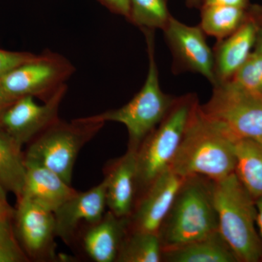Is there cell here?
I'll use <instances>...</instances> for the list:
<instances>
[{"instance_id": "1", "label": "cell", "mask_w": 262, "mask_h": 262, "mask_svg": "<svg viewBox=\"0 0 262 262\" xmlns=\"http://www.w3.org/2000/svg\"><path fill=\"white\" fill-rule=\"evenodd\" d=\"M194 110L170 168L183 178L202 176L211 180L235 172V142Z\"/></svg>"}, {"instance_id": "2", "label": "cell", "mask_w": 262, "mask_h": 262, "mask_svg": "<svg viewBox=\"0 0 262 262\" xmlns=\"http://www.w3.org/2000/svg\"><path fill=\"white\" fill-rule=\"evenodd\" d=\"M218 230L213 181L202 176L187 177L158 232L163 250L192 242Z\"/></svg>"}, {"instance_id": "3", "label": "cell", "mask_w": 262, "mask_h": 262, "mask_svg": "<svg viewBox=\"0 0 262 262\" xmlns=\"http://www.w3.org/2000/svg\"><path fill=\"white\" fill-rule=\"evenodd\" d=\"M213 195L219 231L239 261L262 259V241L256 229L255 200L235 172L213 181Z\"/></svg>"}, {"instance_id": "4", "label": "cell", "mask_w": 262, "mask_h": 262, "mask_svg": "<svg viewBox=\"0 0 262 262\" xmlns=\"http://www.w3.org/2000/svg\"><path fill=\"white\" fill-rule=\"evenodd\" d=\"M142 31L146 37L149 70L141 91L122 107L82 118L84 121L123 124L128 133V148L136 149L163 120L176 99L165 94L160 88L155 56L154 30Z\"/></svg>"}, {"instance_id": "5", "label": "cell", "mask_w": 262, "mask_h": 262, "mask_svg": "<svg viewBox=\"0 0 262 262\" xmlns=\"http://www.w3.org/2000/svg\"><path fill=\"white\" fill-rule=\"evenodd\" d=\"M198 105L196 95L176 97L163 120L141 143L137 150V192H144L155 179L170 168Z\"/></svg>"}, {"instance_id": "6", "label": "cell", "mask_w": 262, "mask_h": 262, "mask_svg": "<svg viewBox=\"0 0 262 262\" xmlns=\"http://www.w3.org/2000/svg\"><path fill=\"white\" fill-rule=\"evenodd\" d=\"M199 108L202 116L234 142L262 139V93L225 82L213 86L209 101Z\"/></svg>"}, {"instance_id": "7", "label": "cell", "mask_w": 262, "mask_h": 262, "mask_svg": "<svg viewBox=\"0 0 262 262\" xmlns=\"http://www.w3.org/2000/svg\"><path fill=\"white\" fill-rule=\"evenodd\" d=\"M104 122L75 119L68 123L57 120L34 138L24 159L58 174L71 185L74 166L82 146L91 140Z\"/></svg>"}, {"instance_id": "8", "label": "cell", "mask_w": 262, "mask_h": 262, "mask_svg": "<svg viewBox=\"0 0 262 262\" xmlns=\"http://www.w3.org/2000/svg\"><path fill=\"white\" fill-rule=\"evenodd\" d=\"M74 71L68 60L47 51L5 74L0 84L15 99L31 96L46 101L65 84Z\"/></svg>"}, {"instance_id": "9", "label": "cell", "mask_w": 262, "mask_h": 262, "mask_svg": "<svg viewBox=\"0 0 262 262\" xmlns=\"http://www.w3.org/2000/svg\"><path fill=\"white\" fill-rule=\"evenodd\" d=\"M173 58V72H192L215 84L214 56L201 26H188L170 17L164 29Z\"/></svg>"}, {"instance_id": "10", "label": "cell", "mask_w": 262, "mask_h": 262, "mask_svg": "<svg viewBox=\"0 0 262 262\" xmlns=\"http://www.w3.org/2000/svg\"><path fill=\"white\" fill-rule=\"evenodd\" d=\"M67 89L63 84L43 104L31 96L18 98L2 115L0 125L22 146L59 120L58 110Z\"/></svg>"}, {"instance_id": "11", "label": "cell", "mask_w": 262, "mask_h": 262, "mask_svg": "<svg viewBox=\"0 0 262 262\" xmlns=\"http://www.w3.org/2000/svg\"><path fill=\"white\" fill-rule=\"evenodd\" d=\"M262 24V6L250 5L247 15L237 30L217 41L214 56V85L227 82L253 52Z\"/></svg>"}, {"instance_id": "12", "label": "cell", "mask_w": 262, "mask_h": 262, "mask_svg": "<svg viewBox=\"0 0 262 262\" xmlns=\"http://www.w3.org/2000/svg\"><path fill=\"white\" fill-rule=\"evenodd\" d=\"M184 179L170 168L155 179L136 201L129 217L128 231L158 234Z\"/></svg>"}, {"instance_id": "13", "label": "cell", "mask_w": 262, "mask_h": 262, "mask_svg": "<svg viewBox=\"0 0 262 262\" xmlns=\"http://www.w3.org/2000/svg\"><path fill=\"white\" fill-rule=\"evenodd\" d=\"M107 181L83 192L76 193L54 212L56 236L70 242L81 222L96 224L105 214Z\"/></svg>"}, {"instance_id": "14", "label": "cell", "mask_w": 262, "mask_h": 262, "mask_svg": "<svg viewBox=\"0 0 262 262\" xmlns=\"http://www.w3.org/2000/svg\"><path fill=\"white\" fill-rule=\"evenodd\" d=\"M16 219L19 237L29 254L39 258L48 255L56 236L54 212L21 198Z\"/></svg>"}, {"instance_id": "15", "label": "cell", "mask_w": 262, "mask_h": 262, "mask_svg": "<svg viewBox=\"0 0 262 262\" xmlns=\"http://www.w3.org/2000/svg\"><path fill=\"white\" fill-rule=\"evenodd\" d=\"M137 150L128 148L105 177L107 181L106 206L114 214L122 218H129L136 204Z\"/></svg>"}, {"instance_id": "16", "label": "cell", "mask_w": 262, "mask_h": 262, "mask_svg": "<svg viewBox=\"0 0 262 262\" xmlns=\"http://www.w3.org/2000/svg\"><path fill=\"white\" fill-rule=\"evenodd\" d=\"M25 184L20 198H27L55 212L77 192L50 169L29 162H25Z\"/></svg>"}, {"instance_id": "17", "label": "cell", "mask_w": 262, "mask_h": 262, "mask_svg": "<svg viewBox=\"0 0 262 262\" xmlns=\"http://www.w3.org/2000/svg\"><path fill=\"white\" fill-rule=\"evenodd\" d=\"M128 227L129 218L106 212L84 234L83 246L88 256L96 262L116 261Z\"/></svg>"}, {"instance_id": "18", "label": "cell", "mask_w": 262, "mask_h": 262, "mask_svg": "<svg viewBox=\"0 0 262 262\" xmlns=\"http://www.w3.org/2000/svg\"><path fill=\"white\" fill-rule=\"evenodd\" d=\"M162 261L237 262L233 251L220 231L187 244L163 250Z\"/></svg>"}, {"instance_id": "19", "label": "cell", "mask_w": 262, "mask_h": 262, "mask_svg": "<svg viewBox=\"0 0 262 262\" xmlns=\"http://www.w3.org/2000/svg\"><path fill=\"white\" fill-rule=\"evenodd\" d=\"M25 179V159L21 154V146L0 125V184L19 199L23 193Z\"/></svg>"}, {"instance_id": "20", "label": "cell", "mask_w": 262, "mask_h": 262, "mask_svg": "<svg viewBox=\"0 0 262 262\" xmlns=\"http://www.w3.org/2000/svg\"><path fill=\"white\" fill-rule=\"evenodd\" d=\"M235 153L236 175L256 200L262 196V139L236 141Z\"/></svg>"}, {"instance_id": "21", "label": "cell", "mask_w": 262, "mask_h": 262, "mask_svg": "<svg viewBox=\"0 0 262 262\" xmlns=\"http://www.w3.org/2000/svg\"><path fill=\"white\" fill-rule=\"evenodd\" d=\"M248 6L241 8L229 5H202L200 26L206 35L216 38L217 41L222 40L243 24L247 15Z\"/></svg>"}, {"instance_id": "22", "label": "cell", "mask_w": 262, "mask_h": 262, "mask_svg": "<svg viewBox=\"0 0 262 262\" xmlns=\"http://www.w3.org/2000/svg\"><path fill=\"white\" fill-rule=\"evenodd\" d=\"M163 248L158 234L128 231L119 251L117 262L162 261Z\"/></svg>"}, {"instance_id": "23", "label": "cell", "mask_w": 262, "mask_h": 262, "mask_svg": "<svg viewBox=\"0 0 262 262\" xmlns=\"http://www.w3.org/2000/svg\"><path fill=\"white\" fill-rule=\"evenodd\" d=\"M129 4L127 20L141 30L163 31L172 16L169 13L168 0H129Z\"/></svg>"}, {"instance_id": "24", "label": "cell", "mask_w": 262, "mask_h": 262, "mask_svg": "<svg viewBox=\"0 0 262 262\" xmlns=\"http://www.w3.org/2000/svg\"><path fill=\"white\" fill-rule=\"evenodd\" d=\"M225 82L246 91L262 93V55L253 50L244 64Z\"/></svg>"}, {"instance_id": "25", "label": "cell", "mask_w": 262, "mask_h": 262, "mask_svg": "<svg viewBox=\"0 0 262 262\" xmlns=\"http://www.w3.org/2000/svg\"><path fill=\"white\" fill-rule=\"evenodd\" d=\"M27 259L15 241L9 219H0V262H21Z\"/></svg>"}, {"instance_id": "26", "label": "cell", "mask_w": 262, "mask_h": 262, "mask_svg": "<svg viewBox=\"0 0 262 262\" xmlns=\"http://www.w3.org/2000/svg\"><path fill=\"white\" fill-rule=\"evenodd\" d=\"M37 55L0 50V78L15 67L32 61Z\"/></svg>"}, {"instance_id": "27", "label": "cell", "mask_w": 262, "mask_h": 262, "mask_svg": "<svg viewBox=\"0 0 262 262\" xmlns=\"http://www.w3.org/2000/svg\"><path fill=\"white\" fill-rule=\"evenodd\" d=\"M106 8L114 13L128 19L130 12L129 0H99Z\"/></svg>"}, {"instance_id": "28", "label": "cell", "mask_w": 262, "mask_h": 262, "mask_svg": "<svg viewBox=\"0 0 262 262\" xmlns=\"http://www.w3.org/2000/svg\"><path fill=\"white\" fill-rule=\"evenodd\" d=\"M229 5V6L246 8L249 5V0H202V5Z\"/></svg>"}, {"instance_id": "29", "label": "cell", "mask_w": 262, "mask_h": 262, "mask_svg": "<svg viewBox=\"0 0 262 262\" xmlns=\"http://www.w3.org/2000/svg\"><path fill=\"white\" fill-rule=\"evenodd\" d=\"M16 100L7 94L0 84V118L3 113L6 111L7 108L9 107L10 105L13 104Z\"/></svg>"}, {"instance_id": "30", "label": "cell", "mask_w": 262, "mask_h": 262, "mask_svg": "<svg viewBox=\"0 0 262 262\" xmlns=\"http://www.w3.org/2000/svg\"><path fill=\"white\" fill-rule=\"evenodd\" d=\"M256 207V224L258 229V234L262 241V196L255 200Z\"/></svg>"}, {"instance_id": "31", "label": "cell", "mask_w": 262, "mask_h": 262, "mask_svg": "<svg viewBox=\"0 0 262 262\" xmlns=\"http://www.w3.org/2000/svg\"><path fill=\"white\" fill-rule=\"evenodd\" d=\"M12 213L13 212L9 205L0 201V219H10Z\"/></svg>"}, {"instance_id": "32", "label": "cell", "mask_w": 262, "mask_h": 262, "mask_svg": "<svg viewBox=\"0 0 262 262\" xmlns=\"http://www.w3.org/2000/svg\"><path fill=\"white\" fill-rule=\"evenodd\" d=\"M254 51H257L260 54L262 55V24L258 31L257 39H256V46H255Z\"/></svg>"}, {"instance_id": "33", "label": "cell", "mask_w": 262, "mask_h": 262, "mask_svg": "<svg viewBox=\"0 0 262 262\" xmlns=\"http://www.w3.org/2000/svg\"><path fill=\"white\" fill-rule=\"evenodd\" d=\"M186 3L189 8H201L202 0H186Z\"/></svg>"}, {"instance_id": "34", "label": "cell", "mask_w": 262, "mask_h": 262, "mask_svg": "<svg viewBox=\"0 0 262 262\" xmlns=\"http://www.w3.org/2000/svg\"><path fill=\"white\" fill-rule=\"evenodd\" d=\"M6 190L3 187V186L0 184V201L3 203H8L6 199Z\"/></svg>"}]
</instances>
